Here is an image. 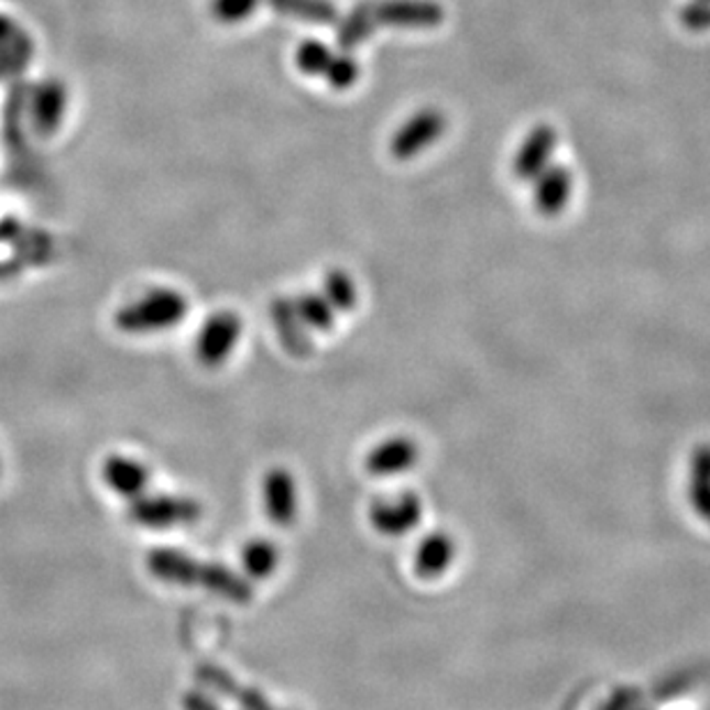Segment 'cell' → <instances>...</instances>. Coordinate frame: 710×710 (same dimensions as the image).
Here are the masks:
<instances>
[{"mask_svg":"<svg viewBox=\"0 0 710 710\" xmlns=\"http://www.w3.org/2000/svg\"><path fill=\"white\" fill-rule=\"evenodd\" d=\"M418 460V446L409 437H393L380 441L365 458V469L373 477H398Z\"/></svg>","mask_w":710,"mask_h":710,"instance_id":"cell-12","label":"cell"},{"mask_svg":"<svg viewBox=\"0 0 710 710\" xmlns=\"http://www.w3.org/2000/svg\"><path fill=\"white\" fill-rule=\"evenodd\" d=\"M446 131V116L439 109H424L414 113L391 139V154L401 162L412 160L418 152L439 141Z\"/></svg>","mask_w":710,"mask_h":710,"instance_id":"cell-5","label":"cell"},{"mask_svg":"<svg viewBox=\"0 0 710 710\" xmlns=\"http://www.w3.org/2000/svg\"><path fill=\"white\" fill-rule=\"evenodd\" d=\"M456 543L451 536L446 534H433L428 536L414 555V570L416 575L424 577V580H433V577L444 575L451 568L456 559Z\"/></svg>","mask_w":710,"mask_h":710,"instance_id":"cell-16","label":"cell"},{"mask_svg":"<svg viewBox=\"0 0 710 710\" xmlns=\"http://www.w3.org/2000/svg\"><path fill=\"white\" fill-rule=\"evenodd\" d=\"M293 304H295V310H297L299 320L304 323L306 329L331 331V327H334V308L325 299V295L304 293L297 299H293Z\"/></svg>","mask_w":710,"mask_h":710,"instance_id":"cell-21","label":"cell"},{"mask_svg":"<svg viewBox=\"0 0 710 710\" xmlns=\"http://www.w3.org/2000/svg\"><path fill=\"white\" fill-rule=\"evenodd\" d=\"M265 3L287 19H297L304 23L329 25L338 21V10L331 0H265Z\"/></svg>","mask_w":710,"mask_h":710,"instance_id":"cell-18","label":"cell"},{"mask_svg":"<svg viewBox=\"0 0 710 710\" xmlns=\"http://www.w3.org/2000/svg\"><path fill=\"white\" fill-rule=\"evenodd\" d=\"M325 299L334 310H352L357 306V285L343 270H331L325 276Z\"/></svg>","mask_w":710,"mask_h":710,"instance_id":"cell-22","label":"cell"},{"mask_svg":"<svg viewBox=\"0 0 710 710\" xmlns=\"http://www.w3.org/2000/svg\"><path fill=\"white\" fill-rule=\"evenodd\" d=\"M262 0H212L209 3V14H212L219 23H242L247 21Z\"/></svg>","mask_w":710,"mask_h":710,"instance_id":"cell-24","label":"cell"},{"mask_svg":"<svg viewBox=\"0 0 710 710\" xmlns=\"http://www.w3.org/2000/svg\"><path fill=\"white\" fill-rule=\"evenodd\" d=\"M23 267V262L21 260H10V262H0V281H6V278H12L21 272Z\"/></svg>","mask_w":710,"mask_h":710,"instance_id":"cell-28","label":"cell"},{"mask_svg":"<svg viewBox=\"0 0 710 710\" xmlns=\"http://www.w3.org/2000/svg\"><path fill=\"white\" fill-rule=\"evenodd\" d=\"M572 194V173L564 166H547L534 179V205L540 215L557 217Z\"/></svg>","mask_w":710,"mask_h":710,"instance_id":"cell-13","label":"cell"},{"mask_svg":"<svg viewBox=\"0 0 710 710\" xmlns=\"http://www.w3.org/2000/svg\"><path fill=\"white\" fill-rule=\"evenodd\" d=\"M262 509L276 527H291L299 513L297 481L287 469L274 467L262 479Z\"/></svg>","mask_w":710,"mask_h":710,"instance_id":"cell-6","label":"cell"},{"mask_svg":"<svg viewBox=\"0 0 710 710\" xmlns=\"http://www.w3.org/2000/svg\"><path fill=\"white\" fill-rule=\"evenodd\" d=\"M67 109V90L61 81H44L31 99V118L37 134L51 136L61 127Z\"/></svg>","mask_w":710,"mask_h":710,"instance_id":"cell-14","label":"cell"},{"mask_svg":"<svg viewBox=\"0 0 710 710\" xmlns=\"http://www.w3.org/2000/svg\"><path fill=\"white\" fill-rule=\"evenodd\" d=\"M557 150V131L549 124H538L532 134L520 145L513 173L522 182H534L551 162V154Z\"/></svg>","mask_w":710,"mask_h":710,"instance_id":"cell-9","label":"cell"},{"mask_svg":"<svg viewBox=\"0 0 710 710\" xmlns=\"http://www.w3.org/2000/svg\"><path fill=\"white\" fill-rule=\"evenodd\" d=\"M182 708L184 710H223L212 697L205 695V692H187L182 697Z\"/></svg>","mask_w":710,"mask_h":710,"instance_id":"cell-27","label":"cell"},{"mask_svg":"<svg viewBox=\"0 0 710 710\" xmlns=\"http://www.w3.org/2000/svg\"><path fill=\"white\" fill-rule=\"evenodd\" d=\"M129 517L143 529L168 532L173 527H189L203 517V506L192 496L173 494H141L129 506Z\"/></svg>","mask_w":710,"mask_h":710,"instance_id":"cell-3","label":"cell"},{"mask_svg":"<svg viewBox=\"0 0 710 710\" xmlns=\"http://www.w3.org/2000/svg\"><path fill=\"white\" fill-rule=\"evenodd\" d=\"M33 56V44L14 21L0 17V76L19 72Z\"/></svg>","mask_w":710,"mask_h":710,"instance_id":"cell-17","label":"cell"},{"mask_svg":"<svg viewBox=\"0 0 710 710\" xmlns=\"http://www.w3.org/2000/svg\"><path fill=\"white\" fill-rule=\"evenodd\" d=\"M378 25L393 29H435L444 21V8L435 0H373Z\"/></svg>","mask_w":710,"mask_h":710,"instance_id":"cell-7","label":"cell"},{"mask_svg":"<svg viewBox=\"0 0 710 710\" xmlns=\"http://www.w3.org/2000/svg\"><path fill=\"white\" fill-rule=\"evenodd\" d=\"M331 58H334L331 48L320 40L302 42L295 54L297 67L302 69V74H308V76H325Z\"/></svg>","mask_w":710,"mask_h":710,"instance_id":"cell-23","label":"cell"},{"mask_svg":"<svg viewBox=\"0 0 710 710\" xmlns=\"http://www.w3.org/2000/svg\"><path fill=\"white\" fill-rule=\"evenodd\" d=\"M375 29H378V19L373 10V0H365V3H359L343 21H340L336 42L343 51H352L354 46L371 37Z\"/></svg>","mask_w":710,"mask_h":710,"instance_id":"cell-19","label":"cell"},{"mask_svg":"<svg viewBox=\"0 0 710 710\" xmlns=\"http://www.w3.org/2000/svg\"><path fill=\"white\" fill-rule=\"evenodd\" d=\"M101 479L113 494L134 502V499L145 494L150 485V469L136 458L111 454L101 462Z\"/></svg>","mask_w":710,"mask_h":710,"instance_id":"cell-8","label":"cell"},{"mask_svg":"<svg viewBox=\"0 0 710 710\" xmlns=\"http://www.w3.org/2000/svg\"><path fill=\"white\" fill-rule=\"evenodd\" d=\"M189 313V302L173 287H154L141 299L116 313V327L124 334H160L179 325Z\"/></svg>","mask_w":710,"mask_h":710,"instance_id":"cell-2","label":"cell"},{"mask_svg":"<svg viewBox=\"0 0 710 710\" xmlns=\"http://www.w3.org/2000/svg\"><path fill=\"white\" fill-rule=\"evenodd\" d=\"M242 318L232 310H219L207 318L196 336V359L205 368H219L234 352L242 338Z\"/></svg>","mask_w":710,"mask_h":710,"instance_id":"cell-4","label":"cell"},{"mask_svg":"<svg viewBox=\"0 0 710 710\" xmlns=\"http://www.w3.org/2000/svg\"><path fill=\"white\" fill-rule=\"evenodd\" d=\"M278 564H281V551L272 540L253 538L242 547L244 572L258 582L270 580V577L278 570Z\"/></svg>","mask_w":710,"mask_h":710,"instance_id":"cell-20","label":"cell"},{"mask_svg":"<svg viewBox=\"0 0 710 710\" xmlns=\"http://www.w3.org/2000/svg\"><path fill=\"white\" fill-rule=\"evenodd\" d=\"M420 499L414 494H401L396 499H384L371 506V522L380 534L403 536L416 522H420Z\"/></svg>","mask_w":710,"mask_h":710,"instance_id":"cell-11","label":"cell"},{"mask_svg":"<svg viewBox=\"0 0 710 710\" xmlns=\"http://www.w3.org/2000/svg\"><path fill=\"white\" fill-rule=\"evenodd\" d=\"M196 680L203 682L207 690L234 701L242 710H281L260 690L242 686L240 680H234L226 669L217 665H200L196 669Z\"/></svg>","mask_w":710,"mask_h":710,"instance_id":"cell-10","label":"cell"},{"mask_svg":"<svg viewBox=\"0 0 710 710\" xmlns=\"http://www.w3.org/2000/svg\"><path fill=\"white\" fill-rule=\"evenodd\" d=\"M680 21L686 29L701 33L710 29V0H692L680 12Z\"/></svg>","mask_w":710,"mask_h":710,"instance_id":"cell-26","label":"cell"},{"mask_svg":"<svg viewBox=\"0 0 710 710\" xmlns=\"http://www.w3.org/2000/svg\"><path fill=\"white\" fill-rule=\"evenodd\" d=\"M325 78L334 90H348L359 78V63L350 54L334 56L325 72Z\"/></svg>","mask_w":710,"mask_h":710,"instance_id":"cell-25","label":"cell"},{"mask_svg":"<svg viewBox=\"0 0 710 710\" xmlns=\"http://www.w3.org/2000/svg\"><path fill=\"white\" fill-rule=\"evenodd\" d=\"M148 570L166 585L205 589L234 604H247L253 598V589L242 575H237L223 564L198 561L171 547L152 549L148 555Z\"/></svg>","mask_w":710,"mask_h":710,"instance_id":"cell-1","label":"cell"},{"mask_svg":"<svg viewBox=\"0 0 710 710\" xmlns=\"http://www.w3.org/2000/svg\"><path fill=\"white\" fill-rule=\"evenodd\" d=\"M270 315L283 348L295 357H306L310 352V338H308V329L299 320L293 299H285V297L276 299L270 306Z\"/></svg>","mask_w":710,"mask_h":710,"instance_id":"cell-15","label":"cell"}]
</instances>
